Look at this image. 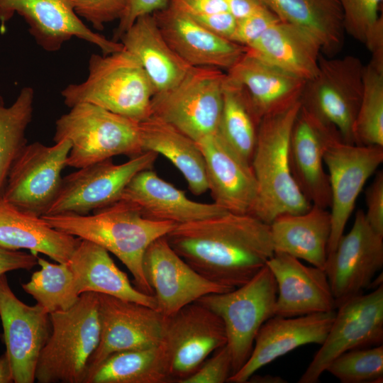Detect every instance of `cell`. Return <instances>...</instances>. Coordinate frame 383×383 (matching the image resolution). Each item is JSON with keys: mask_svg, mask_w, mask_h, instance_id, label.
<instances>
[{"mask_svg": "<svg viewBox=\"0 0 383 383\" xmlns=\"http://www.w3.org/2000/svg\"><path fill=\"white\" fill-rule=\"evenodd\" d=\"M274 252L324 269L331 233L330 211L315 205L301 213L277 216L270 224Z\"/></svg>", "mask_w": 383, "mask_h": 383, "instance_id": "28", "label": "cell"}, {"mask_svg": "<svg viewBox=\"0 0 383 383\" xmlns=\"http://www.w3.org/2000/svg\"><path fill=\"white\" fill-rule=\"evenodd\" d=\"M70 148L67 140L50 146L26 144L11 167L1 200L24 212L45 215L60 189Z\"/></svg>", "mask_w": 383, "mask_h": 383, "instance_id": "10", "label": "cell"}, {"mask_svg": "<svg viewBox=\"0 0 383 383\" xmlns=\"http://www.w3.org/2000/svg\"><path fill=\"white\" fill-rule=\"evenodd\" d=\"M23 18L35 43L47 52H56L72 38L91 43L102 54L123 49L120 42L88 28L76 13L71 0H0V31L15 14Z\"/></svg>", "mask_w": 383, "mask_h": 383, "instance_id": "15", "label": "cell"}, {"mask_svg": "<svg viewBox=\"0 0 383 383\" xmlns=\"http://www.w3.org/2000/svg\"><path fill=\"white\" fill-rule=\"evenodd\" d=\"M326 371L342 383L382 382V344L343 353L331 362Z\"/></svg>", "mask_w": 383, "mask_h": 383, "instance_id": "39", "label": "cell"}, {"mask_svg": "<svg viewBox=\"0 0 383 383\" xmlns=\"http://www.w3.org/2000/svg\"><path fill=\"white\" fill-rule=\"evenodd\" d=\"M154 87L143 67L124 48L107 55L92 54L87 79L61 91L65 104L87 103L143 121L152 115Z\"/></svg>", "mask_w": 383, "mask_h": 383, "instance_id": "4", "label": "cell"}, {"mask_svg": "<svg viewBox=\"0 0 383 383\" xmlns=\"http://www.w3.org/2000/svg\"><path fill=\"white\" fill-rule=\"evenodd\" d=\"M52 227L92 242L116 255L133 277L135 287L153 295L143 270V257L156 239L166 235L177 224L147 218L131 204L119 200L94 214L44 215Z\"/></svg>", "mask_w": 383, "mask_h": 383, "instance_id": "2", "label": "cell"}, {"mask_svg": "<svg viewBox=\"0 0 383 383\" xmlns=\"http://www.w3.org/2000/svg\"><path fill=\"white\" fill-rule=\"evenodd\" d=\"M76 13L94 29L102 30L106 23L119 20L127 0H71Z\"/></svg>", "mask_w": 383, "mask_h": 383, "instance_id": "41", "label": "cell"}, {"mask_svg": "<svg viewBox=\"0 0 383 383\" xmlns=\"http://www.w3.org/2000/svg\"><path fill=\"white\" fill-rule=\"evenodd\" d=\"M51 331L35 372L40 383H84L100 340L99 296L82 293L69 309L50 313Z\"/></svg>", "mask_w": 383, "mask_h": 383, "instance_id": "5", "label": "cell"}, {"mask_svg": "<svg viewBox=\"0 0 383 383\" xmlns=\"http://www.w3.org/2000/svg\"><path fill=\"white\" fill-rule=\"evenodd\" d=\"M383 162V146L346 143L339 135L330 138L323 150L331 194V233L328 253L343 235L356 200L367 179Z\"/></svg>", "mask_w": 383, "mask_h": 383, "instance_id": "14", "label": "cell"}, {"mask_svg": "<svg viewBox=\"0 0 383 383\" xmlns=\"http://www.w3.org/2000/svg\"><path fill=\"white\" fill-rule=\"evenodd\" d=\"M355 144L383 146V61L365 65L363 91L354 126Z\"/></svg>", "mask_w": 383, "mask_h": 383, "instance_id": "38", "label": "cell"}, {"mask_svg": "<svg viewBox=\"0 0 383 383\" xmlns=\"http://www.w3.org/2000/svg\"><path fill=\"white\" fill-rule=\"evenodd\" d=\"M171 48L192 67L232 68L247 48L211 33L186 14L170 6L152 13Z\"/></svg>", "mask_w": 383, "mask_h": 383, "instance_id": "24", "label": "cell"}, {"mask_svg": "<svg viewBox=\"0 0 383 383\" xmlns=\"http://www.w3.org/2000/svg\"><path fill=\"white\" fill-rule=\"evenodd\" d=\"M300 102L260 121L251 167L257 184V197L251 215L270 224L277 216L301 213L312 206L303 195L291 172L289 139Z\"/></svg>", "mask_w": 383, "mask_h": 383, "instance_id": "3", "label": "cell"}, {"mask_svg": "<svg viewBox=\"0 0 383 383\" xmlns=\"http://www.w3.org/2000/svg\"><path fill=\"white\" fill-rule=\"evenodd\" d=\"M166 238L197 272L232 288L250 281L274 254L270 225L251 214L228 212L178 224Z\"/></svg>", "mask_w": 383, "mask_h": 383, "instance_id": "1", "label": "cell"}, {"mask_svg": "<svg viewBox=\"0 0 383 383\" xmlns=\"http://www.w3.org/2000/svg\"><path fill=\"white\" fill-rule=\"evenodd\" d=\"M277 287L267 265L243 285L223 293L205 295L196 302L222 320L232 358V374L249 358L257 332L274 316Z\"/></svg>", "mask_w": 383, "mask_h": 383, "instance_id": "7", "label": "cell"}, {"mask_svg": "<svg viewBox=\"0 0 383 383\" xmlns=\"http://www.w3.org/2000/svg\"><path fill=\"white\" fill-rule=\"evenodd\" d=\"M372 182L365 191L366 221L371 228L383 236V172L375 174Z\"/></svg>", "mask_w": 383, "mask_h": 383, "instance_id": "44", "label": "cell"}, {"mask_svg": "<svg viewBox=\"0 0 383 383\" xmlns=\"http://www.w3.org/2000/svg\"><path fill=\"white\" fill-rule=\"evenodd\" d=\"M193 19L216 35L235 42L237 19L229 11L215 13Z\"/></svg>", "mask_w": 383, "mask_h": 383, "instance_id": "47", "label": "cell"}, {"mask_svg": "<svg viewBox=\"0 0 383 383\" xmlns=\"http://www.w3.org/2000/svg\"><path fill=\"white\" fill-rule=\"evenodd\" d=\"M335 316V310L295 317L273 316L260 327L252 353L228 382L245 383L259 369L304 345H321Z\"/></svg>", "mask_w": 383, "mask_h": 383, "instance_id": "21", "label": "cell"}, {"mask_svg": "<svg viewBox=\"0 0 383 383\" xmlns=\"http://www.w3.org/2000/svg\"><path fill=\"white\" fill-rule=\"evenodd\" d=\"M279 19L266 7L237 20L235 42L249 48L253 45L274 23Z\"/></svg>", "mask_w": 383, "mask_h": 383, "instance_id": "43", "label": "cell"}, {"mask_svg": "<svg viewBox=\"0 0 383 383\" xmlns=\"http://www.w3.org/2000/svg\"><path fill=\"white\" fill-rule=\"evenodd\" d=\"M258 1L280 21L310 33L317 40L326 57H335L341 51L345 33L338 0Z\"/></svg>", "mask_w": 383, "mask_h": 383, "instance_id": "33", "label": "cell"}, {"mask_svg": "<svg viewBox=\"0 0 383 383\" xmlns=\"http://www.w3.org/2000/svg\"><path fill=\"white\" fill-rule=\"evenodd\" d=\"M38 265L40 269L22 284L23 289L49 314L71 308L80 295L69 262L55 264L38 257Z\"/></svg>", "mask_w": 383, "mask_h": 383, "instance_id": "37", "label": "cell"}, {"mask_svg": "<svg viewBox=\"0 0 383 383\" xmlns=\"http://www.w3.org/2000/svg\"><path fill=\"white\" fill-rule=\"evenodd\" d=\"M119 200L131 204L147 218L177 225L228 213L213 202L201 203L189 199L184 191L162 179L152 168L137 173Z\"/></svg>", "mask_w": 383, "mask_h": 383, "instance_id": "25", "label": "cell"}, {"mask_svg": "<svg viewBox=\"0 0 383 383\" xmlns=\"http://www.w3.org/2000/svg\"><path fill=\"white\" fill-rule=\"evenodd\" d=\"M226 74L243 87L260 121L299 103L306 83L248 51Z\"/></svg>", "mask_w": 383, "mask_h": 383, "instance_id": "26", "label": "cell"}, {"mask_svg": "<svg viewBox=\"0 0 383 383\" xmlns=\"http://www.w3.org/2000/svg\"><path fill=\"white\" fill-rule=\"evenodd\" d=\"M228 11L237 19L243 18L265 7L258 0H223Z\"/></svg>", "mask_w": 383, "mask_h": 383, "instance_id": "49", "label": "cell"}, {"mask_svg": "<svg viewBox=\"0 0 383 383\" xmlns=\"http://www.w3.org/2000/svg\"><path fill=\"white\" fill-rule=\"evenodd\" d=\"M345 33L367 48L383 33L382 0H338Z\"/></svg>", "mask_w": 383, "mask_h": 383, "instance_id": "40", "label": "cell"}, {"mask_svg": "<svg viewBox=\"0 0 383 383\" xmlns=\"http://www.w3.org/2000/svg\"><path fill=\"white\" fill-rule=\"evenodd\" d=\"M81 239L59 231L42 216L33 215L0 201V245L27 249L60 263L69 262Z\"/></svg>", "mask_w": 383, "mask_h": 383, "instance_id": "31", "label": "cell"}, {"mask_svg": "<svg viewBox=\"0 0 383 383\" xmlns=\"http://www.w3.org/2000/svg\"><path fill=\"white\" fill-rule=\"evenodd\" d=\"M226 72L211 67H192L172 88L154 94L152 115L197 142L217 132Z\"/></svg>", "mask_w": 383, "mask_h": 383, "instance_id": "8", "label": "cell"}, {"mask_svg": "<svg viewBox=\"0 0 383 383\" xmlns=\"http://www.w3.org/2000/svg\"><path fill=\"white\" fill-rule=\"evenodd\" d=\"M143 151L169 160L184 176L195 195L208 190L204 156L196 143L170 123L153 116L140 122Z\"/></svg>", "mask_w": 383, "mask_h": 383, "instance_id": "32", "label": "cell"}, {"mask_svg": "<svg viewBox=\"0 0 383 383\" xmlns=\"http://www.w3.org/2000/svg\"><path fill=\"white\" fill-rule=\"evenodd\" d=\"M62 140L71 143L67 166L77 169L143 152L140 122L87 103L73 106L56 121L53 140Z\"/></svg>", "mask_w": 383, "mask_h": 383, "instance_id": "6", "label": "cell"}, {"mask_svg": "<svg viewBox=\"0 0 383 383\" xmlns=\"http://www.w3.org/2000/svg\"><path fill=\"white\" fill-rule=\"evenodd\" d=\"M246 48L250 54L305 81L318 74L322 54L320 44L310 33L280 20Z\"/></svg>", "mask_w": 383, "mask_h": 383, "instance_id": "29", "label": "cell"}, {"mask_svg": "<svg viewBox=\"0 0 383 383\" xmlns=\"http://www.w3.org/2000/svg\"><path fill=\"white\" fill-rule=\"evenodd\" d=\"M169 6V0H127L125 11L118 20L113 40L118 42L120 37L140 16L162 10Z\"/></svg>", "mask_w": 383, "mask_h": 383, "instance_id": "45", "label": "cell"}, {"mask_svg": "<svg viewBox=\"0 0 383 383\" xmlns=\"http://www.w3.org/2000/svg\"><path fill=\"white\" fill-rule=\"evenodd\" d=\"M365 65L353 55L328 57L321 54L318 74L306 81L301 106L333 126L343 141L355 144L354 126L363 91Z\"/></svg>", "mask_w": 383, "mask_h": 383, "instance_id": "9", "label": "cell"}, {"mask_svg": "<svg viewBox=\"0 0 383 383\" xmlns=\"http://www.w3.org/2000/svg\"><path fill=\"white\" fill-rule=\"evenodd\" d=\"M98 296L100 340L89 361L86 379L113 353L160 344L165 329V317L157 309L110 295Z\"/></svg>", "mask_w": 383, "mask_h": 383, "instance_id": "17", "label": "cell"}, {"mask_svg": "<svg viewBox=\"0 0 383 383\" xmlns=\"http://www.w3.org/2000/svg\"><path fill=\"white\" fill-rule=\"evenodd\" d=\"M331 327L298 382L316 383L331 362L347 351L382 344L383 285L341 303Z\"/></svg>", "mask_w": 383, "mask_h": 383, "instance_id": "12", "label": "cell"}, {"mask_svg": "<svg viewBox=\"0 0 383 383\" xmlns=\"http://www.w3.org/2000/svg\"><path fill=\"white\" fill-rule=\"evenodd\" d=\"M157 155L144 151L121 164L109 159L79 168L62 177L59 192L45 215L88 214L119 201L131 179L151 169Z\"/></svg>", "mask_w": 383, "mask_h": 383, "instance_id": "11", "label": "cell"}, {"mask_svg": "<svg viewBox=\"0 0 383 383\" xmlns=\"http://www.w3.org/2000/svg\"><path fill=\"white\" fill-rule=\"evenodd\" d=\"M38 265L36 254L11 250L0 245V276L6 272L18 270H30Z\"/></svg>", "mask_w": 383, "mask_h": 383, "instance_id": "48", "label": "cell"}, {"mask_svg": "<svg viewBox=\"0 0 383 383\" xmlns=\"http://www.w3.org/2000/svg\"><path fill=\"white\" fill-rule=\"evenodd\" d=\"M34 108V90L23 87L9 106L0 95V200L16 159L27 144L26 130Z\"/></svg>", "mask_w": 383, "mask_h": 383, "instance_id": "36", "label": "cell"}, {"mask_svg": "<svg viewBox=\"0 0 383 383\" xmlns=\"http://www.w3.org/2000/svg\"><path fill=\"white\" fill-rule=\"evenodd\" d=\"M196 143L204 156L208 190L213 203L230 213L251 214L257 197V184L251 165L217 132Z\"/></svg>", "mask_w": 383, "mask_h": 383, "instance_id": "23", "label": "cell"}, {"mask_svg": "<svg viewBox=\"0 0 383 383\" xmlns=\"http://www.w3.org/2000/svg\"><path fill=\"white\" fill-rule=\"evenodd\" d=\"M247 382H256V383H285L287 381L279 376H273L270 374L257 375L253 374L248 379Z\"/></svg>", "mask_w": 383, "mask_h": 383, "instance_id": "51", "label": "cell"}, {"mask_svg": "<svg viewBox=\"0 0 383 383\" xmlns=\"http://www.w3.org/2000/svg\"><path fill=\"white\" fill-rule=\"evenodd\" d=\"M85 383H171L162 343L112 353Z\"/></svg>", "mask_w": 383, "mask_h": 383, "instance_id": "34", "label": "cell"}, {"mask_svg": "<svg viewBox=\"0 0 383 383\" xmlns=\"http://www.w3.org/2000/svg\"><path fill=\"white\" fill-rule=\"evenodd\" d=\"M233 372L232 358L226 345L206 358L199 369L182 383L227 382Z\"/></svg>", "mask_w": 383, "mask_h": 383, "instance_id": "42", "label": "cell"}, {"mask_svg": "<svg viewBox=\"0 0 383 383\" xmlns=\"http://www.w3.org/2000/svg\"><path fill=\"white\" fill-rule=\"evenodd\" d=\"M169 6L192 18L228 11L223 0H169Z\"/></svg>", "mask_w": 383, "mask_h": 383, "instance_id": "46", "label": "cell"}, {"mask_svg": "<svg viewBox=\"0 0 383 383\" xmlns=\"http://www.w3.org/2000/svg\"><path fill=\"white\" fill-rule=\"evenodd\" d=\"M118 42L139 61L155 94L177 85L192 67L169 45L152 14L138 17Z\"/></svg>", "mask_w": 383, "mask_h": 383, "instance_id": "27", "label": "cell"}, {"mask_svg": "<svg viewBox=\"0 0 383 383\" xmlns=\"http://www.w3.org/2000/svg\"><path fill=\"white\" fill-rule=\"evenodd\" d=\"M335 135H340L336 128L300 106L289 139L291 172L308 201L327 209L331 206V194L328 174L323 167V150L328 139Z\"/></svg>", "mask_w": 383, "mask_h": 383, "instance_id": "20", "label": "cell"}, {"mask_svg": "<svg viewBox=\"0 0 383 383\" xmlns=\"http://www.w3.org/2000/svg\"><path fill=\"white\" fill-rule=\"evenodd\" d=\"M0 318L13 382H34L36 365L51 331L49 313L38 304L29 306L19 300L3 274Z\"/></svg>", "mask_w": 383, "mask_h": 383, "instance_id": "19", "label": "cell"}, {"mask_svg": "<svg viewBox=\"0 0 383 383\" xmlns=\"http://www.w3.org/2000/svg\"><path fill=\"white\" fill-rule=\"evenodd\" d=\"M13 374L7 354L0 357V383L13 382Z\"/></svg>", "mask_w": 383, "mask_h": 383, "instance_id": "50", "label": "cell"}, {"mask_svg": "<svg viewBox=\"0 0 383 383\" xmlns=\"http://www.w3.org/2000/svg\"><path fill=\"white\" fill-rule=\"evenodd\" d=\"M260 120L255 114L243 87L226 72L223 106L217 133L251 165Z\"/></svg>", "mask_w": 383, "mask_h": 383, "instance_id": "35", "label": "cell"}, {"mask_svg": "<svg viewBox=\"0 0 383 383\" xmlns=\"http://www.w3.org/2000/svg\"><path fill=\"white\" fill-rule=\"evenodd\" d=\"M68 262L78 294H103L157 309L155 296L134 287L104 248L81 239Z\"/></svg>", "mask_w": 383, "mask_h": 383, "instance_id": "30", "label": "cell"}, {"mask_svg": "<svg viewBox=\"0 0 383 383\" xmlns=\"http://www.w3.org/2000/svg\"><path fill=\"white\" fill-rule=\"evenodd\" d=\"M143 264L157 310L165 318L205 295L234 289L213 282L197 272L173 250L166 235L149 245Z\"/></svg>", "mask_w": 383, "mask_h": 383, "instance_id": "18", "label": "cell"}, {"mask_svg": "<svg viewBox=\"0 0 383 383\" xmlns=\"http://www.w3.org/2000/svg\"><path fill=\"white\" fill-rule=\"evenodd\" d=\"M266 265L277 287L274 316L295 317L336 309L324 270L282 252H274Z\"/></svg>", "mask_w": 383, "mask_h": 383, "instance_id": "22", "label": "cell"}, {"mask_svg": "<svg viewBox=\"0 0 383 383\" xmlns=\"http://www.w3.org/2000/svg\"><path fill=\"white\" fill-rule=\"evenodd\" d=\"M161 343L170 382L182 383L226 345L227 336L221 318L196 301L165 318Z\"/></svg>", "mask_w": 383, "mask_h": 383, "instance_id": "13", "label": "cell"}, {"mask_svg": "<svg viewBox=\"0 0 383 383\" xmlns=\"http://www.w3.org/2000/svg\"><path fill=\"white\" fill-rule=\"evenodd\" d=\"M383 267V236L375 232L360 209L350 231L328 252L324 266L336 308L370 287Z\"/></svg>", "mask_w": 383, "mask_h": 383, "instance_id": "16", "label": "cell"}]
</instances>
